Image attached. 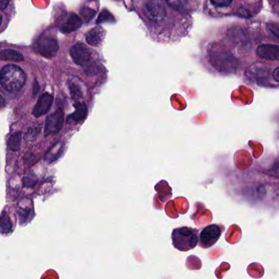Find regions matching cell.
I'll return each mask as SVG.
<instances>
[{
    "mask_svg": "<svg viewBox=\"0 0 279 279\" xmlns=\"http://www.w3.org/2000/svg\"><path fill=\"white\" fill-rule=\"evenodd\" d=\"M21 132H17L14 135L11 136L9 141V147L13 151L18 150L19 146L21 143Z\"/></svg>",
    "mask_w": 279,
    "mask_h": 279,
    "instance_id": "cell-18",
    "label": "cell"
},
{
    "mask_svg": "<svg viewBox=\"0 0 279 279\" xmlns=\"http://www.w3.org/2000/svg\"><path fill=\"white\" fill-rule=\"evenodd\" d=\"M145 13L150 21L160 22L166 17V9L161 0H150L145 6Z\"/></svg>",
    "mask_w": 279,
    "mask_h": 279,
    "instance_id": "cell-7",
    "label": "cell"
},
{
    "mask_svg": "<svg viewBox=\"0 0 279 279\" xmlns=\"http://www.w3.org/2000/svg\"><path fill=\"white\" fill-rule=\"evenodd\" d=\"M175 248L181 252H188L194 248L199 242V230L190 227L175 229L172 234Z\"/></svg>",
    "mask_w": 279,
    "mask_h": 279,
    "instance_id": "cell-2",
    "label": "cell"
},
{
    "mask_svg": "<svg viewBox=\"0 0 279 279\" xmlns=\"http://www.w3.org/2000/svg\"><path fill=\"white\" fill-rule=\"evenodd\" d=\"M267 27L271 33L279 39V24H269Z\"/></svg>",
    "mask_w": 279,
    "mask_h": 279,
    "instance_id": "cell-20",
    "label": "cell"
},
{
    "mask_svg": "<svg viewBox=\"0 0 279 279\" xmlns=\"http://www.w3.org/2000/svg\"><path fill=\"white\" fill-rule=\"evenodd\" d=\"M259 58L269 61H279V46L273 44H263L257 47Z\"/></svg>",
    "mask_w": 279,
    "mask_h": 279,
    "instance_id": "cell-10",
    "label": "cell"
},
{
    "mask_svg": "<svg viewBox=\"0 0 279 279\" xmlns=\"http://www.w3.org/2000/svg\"><path fill=\"white\" fill-rule=\"evenodd\" d=\"M9 0H0V10H5L9 5Z\"/></svg>",
    "mask_w": 279,
    "mask_h": 279,
    "instance_id": "cell-21",
    "label": "cell"
},
{
    "mask_svg": "<svg viewBox=\"0 0 279 279\" xmlns=\"http://www.w3.org/2000/svg\"><path fill=\"white\" fill-rule=\"evenodd\" d=\"M1 22H2V17L0 16V25H1Z\"/></svg>",
    "mask_w": 279,
    "mask_h": 279,
    "instance_id": "cell-24",
    "label": "cell"
},
{
    "mask_svg": "<svg viewBox=\"0 0 279 279\" xmlns=\"http://www.w3.org/2000/svg\"><path fill=\"white\" fill-rule=\"evenodd\" d=\"M26 75L19 66L8 65L0 71V83L7 91L14 93L25 85Z\"/></svg>",
    "mask_w": 279,
    "mask_h": 279,
    "instance_id": "cell-1",
    "label": "cell"
},
{
    "mask_svg": "<svg viewBox=\"0 0 279 279\" xmlns=\"http://www.w3.org/2000/svg\"><path fill=\"white\" fill-rule=\"evenodd\" d=\"M35 48L39 54L47 58H53L58 50V40L55 38L43 35L39 38Z\"/></svg>",
    "mask_w": 279,
    "mask_h": 279,
    "instance_id": "cell-4",
    "label": "cell"
},
{
    "mask_svg": "<svg viewBox=\"0 0 279 279\" xmlns=\"http://www.w3.org/2000/svg\"><path fill=\"white\" fill-rule=\"evenodd\" d=\"M166 4L172 9L177 11L184 10L187 6V0H166Z\"/></svg>",
    "mask_w": 279,
    "mask_h": 279,
    "instance_id": "cell-17",
    "label": "cell"
},
{
    "mask_svg": "<svg viewBox=\"0 0 279 279\" xmlns=\"http://www.w3.org/2000/svg\"><path fill=\"white\" fill-rule=\"evenodd\" d=\"M81 24L82 22L79 17L77 15L71 13L68 16L66 21L62 23L61 30L66 33H70L78 30L81 26Z\"/></svg>",
    "mask_w": 279,
    "mask_h": 279,
    "instance_id": "cell-11",
    "label": "cell"
},
{
    "mask_svg": "<svg viewBox=\"0 0 279 279\" xmlns=\"http://www.w3.org/2000/svg\"><path fill=\"white\" fill-rule=\"evenodd\" d=\"M62 150H63V144L62 142H58L47 151L45 155L46 160L50 162L57 160L62 154Z\"/></svg>",
    "mask_w": 279,
    "mask_h": 279,
    "instance_id": "cell-15",
    "label": "cell"
},
{
    "mask_svg": "<svg viewBox=\"0 0 279 279\" xmlns=\"http://www.w3.org/2000/svg\"><path fill=\"white\" fill-rule=\"evenodd\" d=\"M273 77L276 82H279V67L275 69L273 73Z\"/></svg>",
    "mask_w": 279,
    "mask_h": 279,
    "instance_id": "cell-22",
    "label": "cell"
},
{
    "mask_svg": "<svg viewBox=\"0 0 279 279\" xmlns=\"http://www.w3.org/2000/svg\"><path fill=\"white\" fill-rule=\"evenodd\" d=\"M70 55L74 62L80 66H88L94 60L93 51L80 43H78L71 48Z\"/></svg>",
    "mask_w": 279,
    "mask_h": 279,
    "instance_id": "cell-6",
    "label": "cell"
},
{
    "mask_svg": "<svg viewBox=\"0 0 279 279\" xmlns=\"http://www.w3.org/2000/svg\"><path fill=\"white\" fill-rule=\"evenodd\" d=\"M211 63L214 67L220 70L225 71L234 66V59L227 51L220 49H212L210 51Z\"/></svg>",
    "mask_w": 279,
    "mask_h": 279,
    "instance_id": "cell-3",
    "label": "cell"
},
{
    "mask_svg": "<svg viewBox=\"0 0 279 279\" xmlns=\"http://www.w3.org/2000/svg\"><path fill=\"white\" fill-rule=\"evenodd\" d=\"M75 111L69 116V120L73 122H80L86 118L88 115V107L85 103L78 102L74 105Z\"/></svg>",
    "mask_w": 279,
    "mask_h": 279,
    "instance_id": "cell-13",
    "label": "cell"
},
{
    "mask_svg": "<svg viewBox=\"0 0 279 279\" xmlns=\"http://www.w3.org/2000/svg\"><path fill=\"white\" fill-rule=\"evenodd\" d=\"M52 103H53V97L51 94L44 93L42 95L34 108L33 115L37 118L45 115L51 109Z\"/></svg>",
    "mask_w": 279,
    "mask_h": 279,
    "instance_id": "cell-9",
    "label": "cell"
},
{
    "mask_svg": "<svg viewBox=\"0 0 279 279\" xmlns=\"http://www.w3.org/2000/svg\"><path fill=\"white\" fill-rule=\"evenodd\" d=\"M40 130H41V127H40L39 124L29 127L26 131V132H25V139L26 140L27 142L34 141L35 138L37 137Z\"/></svg>",
    "mask_w": 279,
    "mask_h": 279,
    "instance_id": "cell-16",
    "label": "cell"
},
{
    "mask_svg": "<svg viewBox=\"0 0 279 279\" xmlns=\"http://www.w3.org/2000/svg\"><path fill=\"white\" fill-rule=\"evenodd\" d=\"M0 59L4 61H13V62H21L24 60L22 54L13 49L3 50L0 52Z\"/></svg>",
    "mask_w": 279,
    "mask_h": 279,
    "instance_id": "cell-14",
    "label": "cell"
},
{
    "mask_svg": "<svg viewBox=\"0 0 279 279\" xmlns=\"http://www.w3.org/2000/svg\"><path fill=\"white\" fill-rule=\"evenodd\" d=\"M5 105V97H4V95H3V93H1V91H0V107L4 106V105Z\"/></svg>",
    "mask_w": 279,
    "mask_h": 279,
    "instance_id": "cell-23",
    "label": "cell"
},
{
    "mask_svg": "<svg viewBox=\"0 0 279 279\" xmlns=\"http://www.w3.org/2000/svg\"><path fill=\"white\" fill-rule=\"evenodd\" d=\"M221 234V230L216 225H211L203 229L199 236V246L208 248L213 246Z\"/></svg>",
    "mask_w": 279,
    "mask_h": 279,
    "instance_id": "cell-5",
    "label": "cell"
},
{
    "mask_svg": "<svg viewBox=\"0 0 279 279\" xmlns=\"http://www.w3.org/2000/svg\"><path fill=\"white\" fill-rule=\"evenodd\" d=\"M64 123V113L62 109H58L47 118L45 123V135L59 132Z\"/></svg>",
    "mask_w": 279,
    "mask_h": 279,
    "instance_id": "cell-8",
    "label": "cell"
},
{
    "mask_svg": "<svg viewBox=\"0 0 279 279\" xmlns=\"http://www.w3.org/2000/svg\"><path fill=\"white\" fill-rule=\"evenodd\" d=\"M212 5L216 7H228L231 5L233 0H211Z\"/></svg>",
    "mask_w": 279,
    "mask_h": 279,
    "instance_id": "cell-19",
    "label": "cell"
},
{
    "mask_svg": "<svg viewBox=\"0 0 279 279\" xmlns=\"http://www.w3.org/2000/svg\"><path fill=\"white\" fill-rule=\"evenodd\" d=\"M104 35H105L104 31L100 27H97L89 31V34L87 35L86 40L90 45L97 47L101 44Z\"/></svg>",
    "mask_w": 279,
    "mask_h": 279,
    "instance_id": "cell-12",
    "label": "cell"
}]
</instances>
